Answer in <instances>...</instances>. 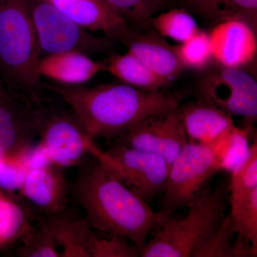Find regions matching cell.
I'll use <instances>...</instances> for the list:
<instances>
[{
  "instance_id": "cell-11",
  "label": "cell",
  "mask_w": 257,
  "mask_h": 257,
  "mask_svg": "<svg viewBox=\"0 0 257 257\" xmlns=\"http://www.w3.org/2000/svg\"><path fill=\"white\" fill-rule=\"evenodd\" d=\"M177 109L145 118L115 139L116 143L155 154L170 166L189 142Z\"/></svg>"
},
{
  "instance_id": "cell-4",
  "label": "cell",
  "mask_w": 257,
  "mask_h": 257,
  "mask_svg": "<svg viewBox=\"0 0 257 257\" xmlns=\"http://www.w3.org/2000/svg\"><path fill=\"white\" fill-rule=\"evenodd\" d=\"M227 190L204 189L189 206L188 214L160 218L152 238L140 249L142 257H189L222 221Z\"/></svg>"
},
{
  "instance_id": "cell-19",
  "label": "cell",
  "mask_w": 257,
  "mask_h": 257,
  "mask_svg": "<svg viewBox=\"0 0 257 257\" xmlns=\"http://www.w3.org/2000/svg\"><path fill=\"white\" fill-rule=\"evenodd\" d=\"M62 212L47 217L60 257H90L94 229L85 217L64 215Z\"/></svg>"
},
{
  "instance_id": "cell-21",
  "label": "cell",
  "mask_w": 257,
  "mask_h": 257,
  "mask_svg": "<svg viewBox=\"0 0 257 257\" xmlns=\"http://www.w3.org/2000/svg\"><path fill=\"white\" fill-rule=\"evenodd\" d=\"M231 229L244 256H256L257 188L243 197L229 200Z\"/></svg>"
},
{
  "instance_id": "cell-3",
  "label": "cell",
  "mask_w": 257,
  "mask_h": 257,
  "mask_svg": "<svg viewBox=\"0 0 257 257\" xmlns=\"http://www.w3.org/2000/svg\"><path fill=\"white\" fill-rule=\"evenodd\" d=\"M26 0H0V78L10 89L43 96L41 58Z\"/></svg>"
},
{
  "instance_id": "cell-26",
  "label": "cell",
  "mask_w": 257,
  "mask_h": 257,
  "mask_svg": "<svg viewBox=\"0 0 257 257\" xmlns=\"http://www.w3.org/2000/svg\"><path fill=\"white\" fill-rule=\"evenodd\" d=\"M192 257H241L237 237L231 229L230 216L224 219L197 248Z\"/></svg>"
},
{
  "instance_id": "cell-7",
  "label": "cell",
  "mask_w": 257,
  "mask_h": 257,
  "mask_svg": "<svg viewBox=\"0 0 257 257\" xmlns=\"http://www.w3.org/2000/svg\"><path fill=\"white\" fill-rule=\"evenodd\" d=\"M219 168L209 147L187 143L170 166L159 217L189 207Z\"/></svg>"
},
{
  "instance_id": "cell-10",
  "label": "cell",
  "mask_w": 257,
  "mask_h": 257,
  "mask_svg": "<svg viewBox=\"0 0 257 257\" xmlns=\"http://www.w3.org/2000/svg\"><path fill=\"white\" fill-rule=\"evenodd\" d=\"M39 137L38 146L46 154L51 163L63 168L81 165L84 157L95 153L99 148L73 113L57 110L51 106Z\"/></svg>"
},
{
  "instance_id": "cell-9",
  "label": "cell",
  "mask_w": 257,
  "mask_h": 257,
  "mask_svg": "<svg viewBox=\"0 0 257 257\" xmlns=\"http://www.w3.org/2000/svg\"><path fill=\"white\" fill-rule=\"evenodd\" d=\"M94 157L145 202L165 192L170 165L159 155L115 143L107 151L101 150Z\"/></svg>"
},
{
  "instance_id": "cell-8",
  "label": "cell",
  "mask_w": 257,
  "mask_h": 257,
  "mask_svg": "<svg viewBox=\"0 0 257 257\" xmlns=\"http://www.w3.org/2000/svg\"><path fill=\"white\" fill-rule=\"evenodd\" d=\"M197 83L198 100L231 116H242L247 125L256 119L257 82L243 69L211 66Z\"/></svg>"
},
{
  "instance_id": "cell-18",
  "label": "cell",
  "mask_w": 257,
  "mask_h": 257,
  "mask_svg": "<svg viewBox=\"0 0 257 257\" xmlns=\"http://www.w3.org/2000/svg\"><path fill=\"white\" fill-rule=\"evenodd\" d=\"M172 8H182L204 21L216 25L240 20L257 30V0H170Z\"/></svg>"
},
{
  "instance_id": "cell-25",
  "label": "cell",
  "mask_w": 257,
  "mask_h": 257,
  "mask_svg": "<svg viewBox=\"0 0 257 257\" xmlns=\"http://www.w3.org/2000/svg\"><path fill=\"white\" fill-rule=\"evenodd\" d=\"M174 49L184 69L202 72L214 63L209 34L202 29Z\"/></svg>"
},
{
  "instance_id": "cell-6",
  "label": "cell",
  "mask_w": 257,
  "mask_h": 257,
  "mask_svg": "<svg viewBox=\"0 0 257 257\" xmlns=\"http://www.w3.org/2000/svg\"><path fill=\"white\" fill-rule=\"evenodd\" d=\"M50 105L43 96H35L4 86L0 89V154L25 157Z\"/></svg>"
},
{
  "instance_id": "cell-23",
  "label": "cell",
  "mask_w": 257,
  "mask_h": 257,
  "mask_svg": "<svg viewBox=\"0 0 257 257\" xmlns=\"http://www.w3.org/2000/svg\"><path fill=\"white\" fill-rule=\"evenodd\" d=\"M147 25L160 36L179 44L187 41L200 30L193 15L182 8H169L155 15Z\"/></svg>"
},
{
  "instance_id": "cell-5",
  "label": "cell",
  "mask_w": 257,
  "mask_h": 257,
  "mask_svg": "<svg viewBox=\"0 0 257 257\" xmlns=\"http://www.w3.org/2000/svg\"><path fill=\"white\" fill-rule=\"evenodd\" d=\"M42 55L77 51L86 55L112 53L116 43L71 20L50 0H26Z\"/></svg>"
},
{
  "instance_id": "cell-16",
  "label": "cell",
  "mask_w": 257,
  "mask_h": 257,
  "mask_svg": "<svg viewBox=\"0 0 257 257\" xmlns=\"http://www.w3.org/2000/svg\"><path fill=\"white\" fill-rule=\"evenodd\" d=\"M37 71L41 78L45 77L55 84L79 86L104 72V64L82 52L69 51L41 57Z\"/></svg>"
},
{
  "instance_id": "cell-24",
  "label": "cell",
  "mask_w": 257,
  "mask_h": 257,
  "mask_svg": "<svg viewBox=\"0 0 257 257\" xmlns=\"http://www.w3.org/2000/svg\"><path fill=\"white\" fill-rule=\"evenodd\" d=\"M35 224L30 221L22 235L23 245L18 255L23 257H60L48 219H37Z\"/></svg>"
},
{
  "instance_id": "cell-31",
  "label": "cell",
  "mask_w": 257,
  "mask_h": 257,
  "mask_svg": "<svg viewBox=\"0 0 257 257\" xmlns=\"http://www.w3.org/2000/svg\"><path fill=\"white\" fill-rule=\"evenodd\" d=\"M29 167L25 157L0 158V187L8 190L21 189Z\"/></svg>"
},
{
  "instance_id": "cell-17",
  "label": "cell",
  "mask_w": 257,
  "mask_h": 257,
  "mask_svg": "<svg viewBox=\"0 0 257 257\" xmlns=\"http://www.w3.org/2000/svg\"><path fill=\"white\" fill-rule=\"evenodd\" d=\"M177 111L189 143L209 146L235 125L231 115L202 101L179 104Z\"/></svg>"
},
{
  "instance_id": "cell-2",
  "label": "cell",
  "mask_w": 257,
  "mask_h": 257,
  "mask_svg": "<svg viewBox=\"0 0 257 257\" xmlns=\"http://www.w3.org/2000/svg\"><path fill=\"white\" fill-rule=\"evenodd\" d=\"M79 165L72 186L74 197L93 229L127 238L140 249L160 222L148 203L128 188L96 157Z\"/></svg>"
},
{
  "instance_id": "cell-15",
  "label": "cell",
  "mask_w": 257,
  "mask_h": 257,
  "mask_svg": "<svg viewBox=\"0 0 257 257\" xmlns=\"http://www.w3.org/2000/svg\"><path fill=\"white\" fill-rule=\"evenodd\" d=\"M50 1L79 26L93 33L102 32L115 42H121L131 28L103 0Z\"/></svg>"
},
{
  "instance_id": "cell-12",
  "label": "cell",
  "mask_w": 257,
  "mask_h": 257,
  "mask_svg": "<svg viewBox=\"0 0 257 257\" xmlns=\"http://www.w3.org/2000/svg\"><path fill=\"white\" fill-rule=\"evenodd\" d=\"M213 60L217 65L244 69L256 58V31L240 20H229L213 25L208 32Z\"/></svg>"
},
{
  "instance_id": "cell-32",
  "label": "cell",
  "mask_w": 257,
  "mask_h": 257,
  "mask_svg": "<svg viewBox=\"0 0 257 257\" xmlns=\"http://www.w3.org/2000/svg\"><path fill=\"white\" fill-rule=\"evenodd\" d=\"M5 84L3 83V80H2L1 78H0V89H2L3 87H4Z\"/></svg>"
},
{
  "instance_id": "cell-28",
  "label": "cell",
  "mask_w": 257,
  "mask_h": 257,
  "mask_svg": "<svg viewBox=\"0 0 257 257\" xmlns=\"http://www.w3.org/2000/svg\"><path fill=\"white\" fill-rule=\"evenodd\" d=\"M97 234L94 231L91 242L90 257H138L140 249L124 236Z\"/></svg>"
},
{
  "instance_id": "cell-20",
  "label": "cell",
  "mask_w": 257,
  "mask_h": 257,
  "mask_svg": "<svg viewBox=\"0 0 257 257\" xmlns=\"http://www.w3.org/2000/svg\"><path fill=\"white\" fill-rule=\"evenodd\" d=\"M103 63L104 72H109L119 82L143 90L161 91L170 82L155 73L128 51L123 55L111 54Z\"/></svg>"
},
{
  "instance_id": "cell-14",
  "label": "cell",
  "mask_w": 257,
  "mask_h": 257,
  "mask_svg": "<svg viewBox=\"0 0 257 257\" xmlns=\"http://www.w3.org/2000/svg\"><path fill=\"white\" fill-rule=\"evenodd\" d=\"M121 43L155 73L170 82L184 70L174 45L166 42L149 25H131Z\"/></svg>"
},
{
  "instance_id": "cell-22",
  "label": "cell",
  "mask_w": 257,
  "mask_h": 257,
  "mask_svg": "<svg viewBox=\"0 0 257 257\" xmlns=\"http://www.w3.org/2000/svg\"><path fill=\"white\" fill-rule=\"evenodd\" d=\"M251 126L245 128L232 126L225 132L209 146L219 170L233 172L237 170L249 157Z\"/></svg>"
},
{
  "instance_id": "cell-30",
  "label": "cell",
  "mask_w": 257,
  "mask_h": 257,
  "mask_svg": "<svg viewBox=\"0 0 257 257\" xmlns=\"http://www.w3.org/2000/svg\"><path fill=\"white\" fill-rule=\"evenodd\" d=\"M29 223L25 211L7 199H0V242L21 237Z\"/></svg>"
},
{
  "instance_id": "cell-27",
  "label": "cell",
  "mask_w": 257,
  "mask_h": 257,
  "mask_svg": "<svg viewBox=\"0 0 257 257\" xmlns=\"http://www.w3.org/2000/svg\"><path fill=\"white\" fill-rule=\"evenodd\" d=\"M130 25L143 27L161 11L172 8L168 0H103Z\"/></svg>"
},
{
  "instance_id": "cell-13",
  "label": "cell",
  "mask_w": 257,
  "mask_h": 257,
  "mask_svg": "<svg viewBox=\"0 0 257 257\" xmlns=\"http://www.w3.org/2000/svg\"><path fill=\"white\" fill-rule=\"evenodd\" d=\"M69 189L63 167L51 163L29 169L20 191L39 210L50 215L66 209Z\"/></svg>"
},
{
  "instance_id": "cell-1",
  "label": "cell",
  "mask_w": 257,
  "mask_h": 257,
  "mask_svg": "<svg viewBox=\"0 0 257 257\" xmlns=\"http://www.w3.org/2000/svg\"><path fill=\"white\" fill-rule=\"evenodd\" d=\"M44 89L68 104L93 140H115L148 116L177 109L182 99L179 93L145 91L120 82L93 87L44 83Z\"/></svg>"
},
{
  "instance_id": "cell-29",
  "label": "cell",
  "mask_w": 257,
  "mask_h": 257,
  "mask_svg": "<svg viewBox=\"0 0 257 257\" xmlns=\"http://www.w3.org/2000/svg\"><path fill=\"white\" fill-rule=\"evenodd\" d=\"M257 188V144L251 145L249 157L237 170L231 172L229 200L243 197Z\"/></svg>"
},
{
  "instance_id": "cell-33",
  "label": "cell",
  "mask_w": 257,
  "mask_h": 257,
  "mask_svg": "<svg viewBox=\"0 0 257 257\" xmlns=\"http://www.w3.org/2000/svg\"><path fill=\"white\" fill-rule=\"evenodd\" d=\"M0 199H4V198H0Z\"/></svg>"
}]
</instances>
